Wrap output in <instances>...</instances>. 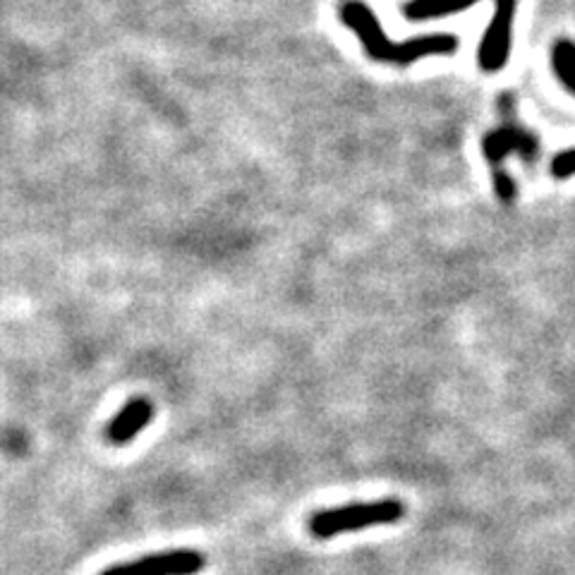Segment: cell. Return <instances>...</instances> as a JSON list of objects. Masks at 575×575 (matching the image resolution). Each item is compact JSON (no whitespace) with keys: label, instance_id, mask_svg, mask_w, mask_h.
Returning <instances> with one entry per match:
<instances>
[{"label":"cell","instance_id":"cell-1","mask_svg":"<svg viewBox=\"0 0 575 575\" xmlns=\"http://www.w3.org/2000/svg\"><path fill=\"white\" fill-rule=\"evenodd\" d=\"M339 18L348 30L355 32L362 49L376 63L405 67L429 55H451L458 51V39L454 34H423L394 44L379 24L374 10L362 0H341Z\"/></svg>","mask_w":575,"mask_h":575},{"label":"cell","instance_id":"cell-2","mask_svg":"<svg viewBox=\"0 0 575 575\" xmlns=\"http://www.w3.org/2000/svg\"><path fill=\"white\" fill-rule=\"evenodd\" d=\"M405 515V503L398 499H379L370 503L317 511L310 518V532L317 540H331L343 532H358L376 525H394Z\"/></svg>","mask_w":575,"mask_h":575},{"label":"cell","instance_id":"cell-3","mask_svg":"<svg viewBox=\"0 0 575 575\" xmlns=\"http://www.w3.org/2000/svg\"><path fill=\"white\" fill-rule=\"evenodd\" d=\"M515 10L518 0H497L494 18L485 30L480 49H477V65H480L485 73H499V70H503L509 63Z\"/></svg>","mask_w":575,"mask_h":575},{"label":"cell","instance_id":"cell-4","mask_svg":"<svg viewBox=\"0 0 575 575\" xmlns=\"http://www.w3.org/2000/svg\"><path fill=\"white\" fill-rule=\"evenodd\" d=\"M204 568V556L192 550H173L149 554L130 564H120L102 575H198Z\"/></svg>","mask_w":575,"mask_h":575},{"label":"cell","instance_id":"cell-5","mask_svg":"<svg viewBox=\"0 0 575 575\" xmlns=\"http://www.w3.org/2000/svg\"><path fill=\"white\" fill-rule=\"evenodd\" d=\"M153 417V405L147 398H132L125 408L110 419L106 427L108 441L118 446L132 441L139 432H142Z\"/></svg>","mask_w":575,"mask_h":575},{"label":"cell","instance_id":"cell-6","mask_svg":"<svg viewBox=\"0 0 575 575\" xmlns=\"http://www.w3.org/2000/svg\"><path fill=\"white\" fill-rule=\"evenodd\" d=\"M480 0H408L403 6V15L411 22H425L456 15V12H466Z\"/></svg>","mask_w":575,"mask_h":575},{"label":"cell","instance_id":"cell-7","mask_svg":"<svg viewBox=\"0 0 575 575\" xmlns=\"http://www.w3.org/2000/svg\"><path fill=\"white\" fill-rule=\"evenodd\" d=\"M552 70L556 79L575 96V44L568 39H561L552 49Z\"/></svg>","mask_w":575,"mask_h":575},{"label":"cell","instance_id":"cell-8","mask_svg":"<svg viewBox=\"0 0 575 575\" xmlns=\"http://www.w3.org/2000/svg\"><path fill=\"white\" fill-rule=\"evenodd\" d=\"M530 151L532 149V139L528 135L513 132V130H501V132H492L485 139V153L489 161H497L501 157H507L509 151Z\"/></svg>","mask_w":575,"mask_h":575},{"label":"cell","instance_id":"cell-9","mask_svg":"<svg viewBox=\"0 0 575 575\" xmlns=\"http://www.w3.org/2000/svg\"><path fill=\"white\" fill-rule=\"evenodd\" d=\"M552 173L556 178L575 175V149H566L558 153V157L552 161Z\"/></svg>","mask_w":575,"mask_h":575}]
</instances>
